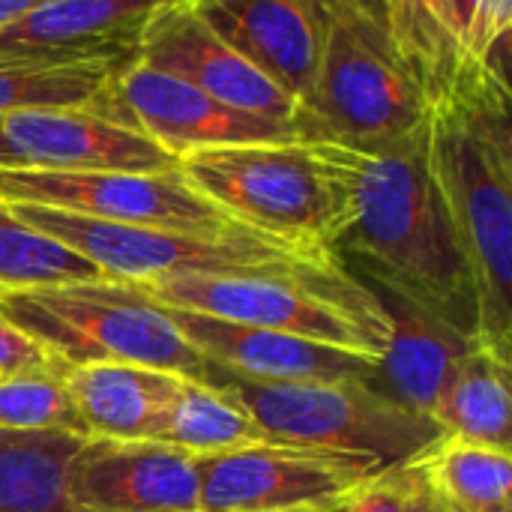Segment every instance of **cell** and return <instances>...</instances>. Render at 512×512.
I'll list each match as a JSON object with an SVG mask.
<instances>
[{
	"label": "cell",
	"instance_id": "obj_1",
	"mask_svg": "<svg viewBox=\"0 0 512 512\" xmlns=\"http://www.w3.org/2000/svg\"><path fill=\"white\" fill-rule=\"evenodd\" d=\"M429 171L465 258L477 336L512 360V117L507 66H477L432 105Z\"/></svg>",
	"mask_w": 512,
	"mask_h": 512
},
{
	"label": "cell",
	"instance_id": "obj_2",
	"mask_svg": "<svg viewBox=\"0 0 512 512\" xmlns=\"http://www.w3.org/2000/svg\"><path fill=\"white\" fill-rule=\"evenodd\" d=\"M426 141L429 126L375 153L342 147L351 207L336 258H348L369 282L477 336L471 276L432 180Z\"/></svg>",
	"mask_w": 512,
	"mask_h": 512
},
{
	"label": "cell",
	"instance_id": "obj_3",
	"mask_svg": "<svg viewBox=\"0 0 512 512\" xmlns=\"http://www.w3.org/2000/svg\"><path fill=\"white\" fill-rule=\"evenodd\" d=\"M321 48L309 102L300 108L303 141L357 153L387 150L429 126L432 99L408 66L381 0H318Z\"/></svg>",
	"mask_w": 512,
	"mask_h": 512
},
{
	"label": "cell",
	"instance_id": "obj_4",
	"mask_svg": "<svg viewBox=\"0 0 512 512\" xmlns=\"http://www.w3.org/2000/svg\"><path fill=\"white\" fill-rule=\"evenodd\" d=\"M177 168L234 222L306 261H339L351 207L342 147L303 138L231 144L186 153Z\"/></svg>",
	"mask_w": 512,
	"mask_h": 512
},
{
	"label": "cell",
	"instance_id": "obj_5",
	"mask_svg": "<svg viewBox=\"0 0 512 512\" xmlns=\"http://www.w3.org/2000/svg\"><path fill=\"white\" fill-rule=\"evenodd\" d=\"M135 288L162 306L303 336L375 360L390 339L381 300L342 261H306L243 273H186L135 282Z\"/></svg>",
	"mask_w": 512,
	"mask_h": 512
},
{
	"label": "cell",
	"instance_id": "obj_6",
	"mask_svg": "<svg viewBox=\"0 0 512 512\" xmlns=\"http://www.w3.org/2000/svg\"><path fill=\"white\" fill-rule=\"evenodd\" d=\"M234 402L273 444L321 447L375 459L384 468L423 459L444 429L369 381H252L210 366L204 381Z\"/></svg>",
	"mask_w": 512,
	"mask_h": 512
},
{
	"label": "cell",
	"instance_id": "obj_7",
	"mask_svg": "<svg viewBox=\"0 0 512 512\" xmlns=\"http://www.w3.org/2000/svg\"><path fill=\"white\" fill-rule=\"evenodd\" d=\"M0 318L69 366L135 363L204 381L210 363L165 309L129 282L93 279L0 291Z\"/></svg>",
	"mask_w": 512,
	"mask_h": 512
},
{
	"label": "cell",
	"instance_id": "obj_8",
	"mask_svg": "<svg viewBox=\"0 0 512 512\" xmlns=\"http://www.w3.org/2000/svg\"><path fill=\"white\" fill-rule=\"evenodd\" d=\"M6 207L24 225L42 231L45 237L87 258L93 267H99L105 279L129 285L186 273H243L306 264V258H300L288 246L249 228L234 234H192L144 225H117L39 204Z\"/></svg>",
	"mask_w": 512,
	"mask_h": 512
},
{
	"label": "cell",
	"instance_id": "obj_9",
	"mask_svg": "<svg viewBox=\"0 0 512 512\" xmlns=\"http://www.w3.org/2000/svg\"><path fill=\"white\" fill-rule=\"evenodd\" d=\"M3 204H39L87 219L192 234H234V222L207 201L180 168L171 171H39L0 168ZM252 231V228H249Z\"/></svg>",
	"mask_w": 512,
	"mask_h": 512
},
{
	"label": "cell",
	"instance_id": "obj_10",
	"mask_svg": "<svg viewBox=\"0 0 512 512\" xmlns=\"http://www.w3.org/2000/svg\"><path fill=\"white\" fill-rule=\"evenodd\" d=\"M387 471L375 459L297 444H249L198 456L201 512H276L351 498Z\"/></svg>",
	"mask_w": 512,
	"mask_h": 512
},
{
	"label": "cell",
	"instance_id": "obj_11",
	"mask_svg": "<svg viewBox=\"0 0 512 512\" xmlns=\"http://www.w3.org/2000/svg\"><path fill=\"white\" fill-rule=\"evenodd\" d=\"M96 108L153 138L177 159L210 147L300 138L297 129L288 123L228 108L204 90L186 84L183 78L144 66L138 60L114 72Z\"/></svg>",
	"mask_w": 512,
	"mask_h": 512
},
{
	"label": "cell",
	"instance_id": "obj_12",
	"mask_svg": "<svg viewBox=\"0 0 512 512\" xmlns=\"http://www.w3.org/2000/svg\"><path fill=\"white\" fill-rule=\"evenodd\" d=\"M177 0H42L0 27V60L24 66H102L138 60L147 24Z\"/></svg>",
	"mask_w": 512,
	"mask_h": 512
},
{
	"label": "cell",
	"instance_id": "obj_13",
	"mask_svg": "<svg viewBox=\"0 0 512 512\" xmlns=\"http://www.w3.org/2000/svg\"><path fill=\"white\" fill-rule=\"evenodd\" d=\"M72 512H201L198 456L162 441L87 435L66 471Z\"/></svg>",
	"mask_w": 512,
	"mask_h": 512
},
{
	"label": "cell",
	"instance_id": "obj_14",
	"mask_svg": "<svg viewBox=\"0 0 512 512\" xmlns=\"http://www.w3.org/2000/svg\"><path fill=\"white\" fill-rule=\"evenodd\" d=\"M138 63L177 75L228 108L297 129L300 105L249 57L228 45L189 0H177L153 15L138 48Z\"/></svg>",
	"mask_w": 512,
	"mask_h": 512
},
{
	"label": "cell",
	"instance_id": "obj_15",
	"mask_svg": "<svg viewBox=\"0 0 512 512\" xmlns=\"http://www.w3.org/2000/svg\"><path fill=\"white\" fill-rule=\"evenodd\" d=\"M3 135L18 168L39 171H171L180 165L153 138L102 114L96 105L3 114Z\"/></svg>",
	"mask_w": 512,
	"mask_h": 512
},
{
	"label": "cell",
	"instance_id": "obj_16",
	"mask_svg": "<svg viewBox=\"0 0 512 512\" xmlns=\"http://www.w3.org/2000/svg\"><path fill=\"white\" fill-rule=\"evenodd\" d=\"M162 306V303H159ZM177 333L210 363L252 381H369L378 360L291 333L162 306Z\"/></svg>",
	"mask_w": 512,
	"mask_h": 512
},
{
	"label": "cell",
	"instance_id": "obj_17",
	"mask_svg": "<svg viewBox=\"0 0 512 512\" xmlns=\"http://www.w3.org/2000/svg\"><path fill=\"white\" fill-rule=\"evenodd\" d=\"M192 9L300 108L309 102L321 48L318 0H189Z\"/></svg>",
	"mask_w": 512,
	"mask_h": 512
},
{
	"label": "cell",
	"instance_id": "obj_18",
	"mask_svg": "<svg viewBox=\"0 0 512 512\" xmlns=\"http://www.w3.org/2000/svg\"><path fill=\"white\" fill-rule=\"evenodd\" d=\"M366 285L381 300L390 321V339L384 345V354L378 357L369 384L399 405L432 417L453 369L480 339L441 321L429 309L384 285H375L369 279Z\"/></svg>",
	"mask_w": 512,
	"mask_h": 512
},
{
	"label": "cell",
	"instance_id": "obj_19",
	"mask_svg": "<svg viewBox=\"0 0 512 512\" xmlns=\"http://www.w3.org/2000/svg\"><path fill=\"white\" fill-rule=\"evenodd\" d=\"M60 381L87 435L123 441H153L180 387V375L135 363L69 366Z\"/></svg>",
	"mask_w": 512,
	"mask_h": 512
},
{
	"label": "cell",
	"instance_id": "obj_20",
	"mask_svg": "<svg viewBox=\"0 0 512 512\" xmlns=\"http://www.w3.org/2000/svg\"><path fill=\"white\" fill-rule=\"evenodd\" d=\"M510 363L483 342L462 357L432 411L447 438L510 453Z\"/></svg>",
	"mask_w": 512,
	"mask_h": 512
},
{
	"label": "cell",
	"instance_id": "obj_21",
	"mask_svg": "<svg viewBox=\"0 0 512 512\" xmlns=\"http://www.w3.org/2000/svg\"><path fill=\"white\" fill-rule=\"evenodd\" d=\"M87 435L0 429V512H72L66 471Z\"/></svg>",
	"mask_w": 512,
	"mask_h": 512
},
{
	"label": "cell",
	"instance_id": "obj_22",
	"mask_svg": "<svg viewBox=\"0 0 512 512\" xmlns=\"http://www.w3.org/2000/svg\"><path fill=\"white\" fill-rule=\"evenodd\" d=\"M417 465L441 512H512V459L504 450L444 438Z\"/></svg>",
	"mask_w": 512,
	"mask_h": 512
},
{
	"label": "cell",
	"instance_id": "obj_23",
	"mask_svg": "<svg viewBox=\"0 0 512 512\" xmlns=\"http://www.w3.org/2000/svg\"><path fill=\"white\" fill-rule=\"evenodd\" d=\"M381 3L408 66L414 69L432 105L450 96L459 78L465 75V60L453 30L450 3L447 0H381Z\"/></svg>",
	"mask_w": 512,
	"mask_h": 512
},
{
	"label": "cell",
	"instance_id": "obj_24",
	"mask_svg": "<svg viewBox=\"0 0 512 512\" xmlns=\"http://www.w3.org/2000/svg\"><path fill=\"white\" fill-rule=\"evenodd\" d=\"M153 441L180 447L192 456H210L264 444L267 435L219 390L192 378H180V387Z\"/></svg>",
	"mask_w": 512,
	"mask_h": 512
},
{
	"label": "cell",
	"instance_id": "obj_25",
	"mask_svg": "<svg viewBox=\"0 0 512 512\" xmlns=\"http://www.w3.org/2000/svg\"><path fill=\"white\" fill-rule=\"evenodd\" d=\"M93 279H105L99 267L42 231L24 225L0 201V291Z\"/></svg>",
	"mask_w": 512,
	"mask_h": 512
},
{
	"label": "cell",
	"instance_id": "obj_26",
	"mask_svg": "<svg viewBox=\"0 0 512 512\" xmlns=\"http://www.w3.org/2000/svg\"><path fill=\"white\" fill-rule=\"evenodd\" d=\"M114 69L102 66H24L0 60V117L33 108L96 105Z\"/></svg>",
	"mask_w": 512,
	"mask_h": 512
},
{
	"label": "cell",
	"instance_id": "obj_27",
	"mask_svg": "<svg viewBox=\"0 0 512 512\" xmlns=\"http://www.w3.org/2000/svg\"><path fill=\"white\" fill-rule=\"evenodd\" d=\"M0 429H60L87 435L60 375L0 378Z\"/></svg>",
	"mask_w": 512,
	"mask_h": 512
},
{
	"label": "cell",
	"instance_id": "obj_28",
	"mask_svg": "<svg viewBox=\"0 0 512 512\" xmlns=\"http://www.w3.org/2000/svg\"><path fill=\"white\" fill-rule=\"evenodd\" d=\"M420 492V468L417 462L396 465L372 477L363 489L348 498L345 512H414Z\"/></svg>",
	"mask_w": 512,
	"mask_h": 512
},
{
	"label": "cell",
	"instance_id": "obj_29",
	"mask_svg": "<svg viewBox=\"0 0 512 512\" xmlns=\"http://www.w3.org/2000/svg\"><path fill=\"white\" fill-rule=\"evenodd\" d=\"M66 366L51 357L36 339L24 330L0 318V378H21V375H60Z\"/></svg>",
	"mask_w": 512,
	"mask_h": 512
},
{
	"label": "cell",
	"instance_id": "obj_30",
	"mask_svg": "<svg viewBox=\"0 0 512 512\" xmlns=\"http://www.w3.org/2000/svg\"><path fill=\"white\" fill-rule=\"evenodd\" d=\"M447 3H450L453 30H456L459 48H462V60H465V45H468V36H471V24H474V9H477V0H447Z\"/></svg>",
	"mask_w": 512,
	"mask_h": 512
},
{
	"label": "cell",
	"instance_id": "obj_31",
	"mask_svg": "<svg viewBox=\"0 0 512 512\" xmlns=\"http://www.w3.org/2000/svg\"><path fill=\"white\" fill-rule=\"evenodd\" d=\"M36 3H42V0H0V27L18 21V18H21L27 9H33Z\"/></svg>",
	"mask_w": 512,
	"mask_h": 512
},
{
	"label": "cell",
	"instance_id": "obj_32",
	"mask_svg": "<svg viewBox=\"0 0 512 512\" xmlns=\"http://www.w3.org/2000/svg\"><path fill=\"white\" fill-rule=\"evenodd\" d=\"M420 468V465H417ZM414 512H441L438 510V504H435V498H432V492L426 489V483H423V474H420V492H417V501H414Z\"/></svg>",
	"mask_w": 512,
	"mask_h": 512
},
{
	"label": "cell",
	"instance_id": "obj_33",
	"mask_svg": "<svg viewBox=\"0 0 512 512\" xmlns=\"http://www.w3.org/2000/svg\"><path fill=\"white\" fill-rule=\"evenodd\" d=\"M348 507V498L345 501H336V504H318V507H294V510H276V512H345Z\"/></svg>",
	"mask_w": 512,
	"mask_h": 512
},
{
	"label": "cell",
	"instance_id": "obj_34",
	"mask_svg": "<svg viewBox=\"0 0 512 512\" xmlns=\"http://www.w3.org/2000/svg\"><path fill=\"white\" fill-rule=\"evenodd\" d=\"M0 168H18V159L12 156V150H9V144H6L3 123H0Z\"/></svg>",
	"mask_w": 512,
	"mask_h": 512
}]
</instances>
